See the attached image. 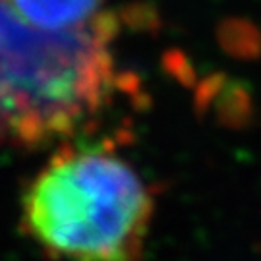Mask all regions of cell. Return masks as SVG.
I'll return each mask as SVG.
<instances>
[{"instance_id": "3", "label": "cell", "mask_w": 261, "mask_h": 261, "mask_svg": "<svg viewBox=\"0 0 261 261\" xmlns=\"http://www.w3.org/2000/svg\"><path fill=\"white\" fill-rule=\"evenodd\" d=\"M29 23L50 31L80 29L105 16L107 0H8Z\"/></svg>"}, {"instance_id": "2", "label": "cell", "mask_w": 261, "mask_h": 261, "mask_svg": "<svg viewBox=\"0 0 261 261\" xmlns=\"http://www.w3.org/2000/svg\"><path fill=\"white\" fill-rule=\"evenodd\" d=\"M153 192L111 141H68L19 197V228L50 261H141Z\"/></svg>"}, {"instance_id": "1", "label": "cell", "mask_w": 261, "mask_h": 261, "mask_svg": "<svg viewBox=\"0 0 261 261\" xmlns=\"http://www.w3.org/2000/svg\"><path fill=\"white\" fill-rule=\"evenodd\" d=\"M114 12L80 29L29 23L0 0V145L45 149L74 141L126 91L112 50Z\"/></svg>"}]
</instances>
